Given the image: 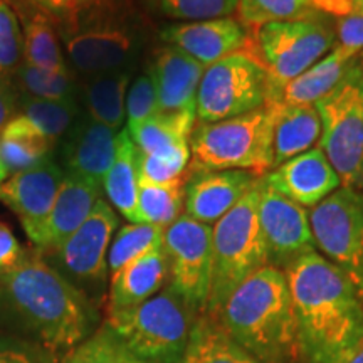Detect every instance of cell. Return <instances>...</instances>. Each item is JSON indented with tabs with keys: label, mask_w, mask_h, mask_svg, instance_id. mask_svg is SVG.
I'll return each instance as SVG.
<instances>
[{
	"label": "cell",
	"mask_w": 363,
	"mask_h": 363,
	"mask_svg": "<svg viewBox=\"0 0 363 363\" xmlns=\"http://www.w3.org/2000/svg\"><path fill=\"white\" fill-rule=\"evenodd\" d=\"M120 131L104 126L88 115L74 121L61 140V160L65 172L89 184L103 187L116 155V138Z\"/></svg>",
	"instance_id": "2e32d148"
},
{
	"label": "cell",
	"mask_w": 363,
	"mask_h": 363,
	"mask_svg": "<svg viewBox=\"0 0 363 363\" xmlns=\"http://www.w3.org/2000/svg\"><path fill=\"white\" fill-rule=\"evenodd\" d=\"M261 175L247 170H211L189 174L185 180V214L202 224H216L233 211Z\"/></svg>",
	"instance_id": "9a60e30c"
},
{
	"label": "cell",
	"mask_w": 363,
	"mask_h": 363,
	"mask_svg": "<svg viewBox=\"0 0 363 363\" xmlns=\"http://www.w3.org/2000/svg\"><path fill=\"white\" fill-rule=\"evenodd\" d=\"M264 180L272 190L305 208L316 207L342 187V180L320 147L281 163L264 175Z\"/></svg>",
	"instance_id": "e0dca14e"
},
{
	"label": "cell",
	"mask_w": 363,
	"mask_h": 363,
	"mask_svg": "<svg viewBox=\"0 0 363 363\" xmlns=\"http://www.w3.org/2000/svg\"><path fill=\"white\" fill-rule=\"evenodd\" d=\"M30 2H34L35 6L51 13V16H56L65 21L79 16L83 12H88L91 9L110 4L113 0H30Z\"/></svg>",
	"instance_id": "ab89813d"
},
{
	"label": "cell",
	"mask_w": 363,
	"mask_h": 363,
	"mask_svg": "<svg viewBox=\"0 0 363 363\" xmlns=\"http://www.w3.org/2000/svg\"><path fill=\"white\" fill-rule=\"evenodd\" d=\"M199 316L169 284L133 310L108 316V326L140 362L180 363Z\"/></svg>",
	"instance_id": "5b68a950"
},
{
	"label": "cell",
	"mask_w": 363,
	"mask_h": 363,
	"mask_svg": "<svg viewBox=\"0 0 363 363\" xmlns=\"http://www.w3.org/2000/svg\"><path fill=\"white\" fill-rule=\"evenodd\" d=\"M239 0H157L167 16L179 21H207L229 17L238 11Z\"/></svg>",
	"instance_id": "74e56055"
},
{
	"label": "cell",
	"mask_w": 363,
	"mask_h": 363,
	"mask_svg": "<svg viewBox=\"0 0 363 363\" xmlns=\"http://www.w3.org/2000/svg\"><path fill=\"white\" fill-rule=\"evenodd\" d=\"M321 131L323 126L315 104L281 103L274 125V169L315 148Z\"/></svg>",
	"instance_id": "484cf974"
},
{
	"label": "cell",
	"mask_w": 363,
	"mask_h": 363,
	"mask_svg": "<svg viewBox=\"0 0 363 363\" xmlns=\"http://www.w3.org/2000/svg\"><path fill=\"white\" fill-rule=\"evenodd\" d=\"M279 101L278 88L261 59L247 51L206 67L197 91V121L216 123Z\"/></svg>",
	"instance_id": "ba28073f"
},
{
	"label": "cell",
	"mask_w": 363,
	"mask_h": 363,
	"mask_svg": "<svg viewBox=\"0 0 363 363\" xmlns=\"http://www.w3.org/2000/svg\"><path fill=\"white\" fill-rule=\"evenodd\" d=\"M136 358L123 347L108 323L66 353L62 363H135Z\"/></svg>",
	"instance_id": "e575fe53"
},
{
	"label": "cell",
	"mask_w": 363,
	"mask_h": 363,
	"mask_svg": "<svg viewBox=\"0 0 363 363\" xmlns=\"http://www.w3.org/2000/svg\"><path fill=\"white\" fill-rule=\"evenodd\" d=\"M310 2L313 9H320V11L333 13V16H338V19L355 12L352 0H310Z\"/></svg>",
	"instance_id": "f6af8a7d"
},
{
	"label": "cell",
	"mask_w": 363,
	"mask_h": 363,
	"mask_svg": "<svg viewBox=\"0 0 363 363\" xmlns=\"http://www.w3.org/2000/svg\"><path fill=\"white\" fill-rule=\"evenodd\" d=\"M315 106L323 126L320 148L342 187L363 192V52L337 88Z\"/></svg>",
	"instance_id": "52a82bcc"
},
{
	"label": "cell",
	"mask_w": 363,
	"mask_h": 363,
	"mask_svg": "<svg viewBox=\"0 0 363 363\" xmlns=\"http://www.w3.org/2000/svg\"><path fill=\"white\" fill-rule=\"evenodd\" d=\"M22 96L45 101L76 99V83L69 69H45L22 62L13 74Z\"/></svg>",
	"instance_id": "1f68e13d"
},
{
	"label": "cell",
	"mask_w": 363,
	"mask_h": 363,
	"mask_svg": "<svg viewBox=\"0 0 363 363\" xmlns=\"http://www.w3.org/2000/svg\"><path fill=\"white\" fill-rule=\"evenodd\" d=\"M185 180L167 185L138 184L136 224H152L167 229L182 216L185 201Z\"/></svg>",
	"instance_id": "4dcf8cb0"
},
{
	"label": "cell",
	"mask_w": 363,
	"mask_h": 363,
	"mask_svg": "<svg viewBox=\"0 0 363 363\" xmlns=\"http://www.w3.org/2000/svg\"><path fill=\"white\" fill-rule=\"evenodd\" d=\"M66 52L72 66L88 76L125 71L136 51L135 35L113 22L62 29Z\"/></svg>",
	"instance_id": "5bb4252c"
},
{
	"label": "cell",
	"mask_w": 363,
	"mask_h": 363,
	"mask_svg": "<svg viewBox=\"0 0 363 363\" xmlns=\"http://www.w3.org/2000/svg\"><path fill=\"white\" fill-rule=\"evenodd\" d=\"M238 13L242 24L261 27L271 22L310 19L313 6L310 0H239Z\"/></svg>",
	"instance_id": "836d02e7"
},
{
	"label": "cell",
	"mask_w": 363,
	"mask_h": 363,
	"mask_svg": "<svg viewBox=\"0 0 363 363\" xmlns=\"http://www.w3.org/2000/svg\"><path fill=\"white\" fill-rule=\"evenodd\" d=\"M337 45L363 52V12L340 17L337 22Z\"/></svg>",
	"instance_id": "60d3db41"
},
{
	"label": "cell",
	"mask_w": 363,
	"mask_h": 363,
	"mask_svg": "<svg viewBox=\"0 0 363 363\" xmlns=\"http://www.w3.org/2000/svg\"><path fill=\"white\" fill-rule=\"evenodd\" d=\"M66 172L52 158L13 174L0 185V202L16 212L29 239L38 246Z\"/></svg>",
	"instance_id": "4fadbf2b"
},
{
	"label": "cell",
	"mask_w": 363,
	"mask_h": 363,
	"mask_svg": "<svg viewBox=\"0 0 363 363\" xmlns=\"http://www.w3.org/2000/svg\"><path fill=\"white\" fill-rule=\"evenodd\" d=\"M342 363H363V342Z\"/></svg>",
	"instance_id": "bcb514c9"
},
{
	"label": "cell",
	"mask_w": 363,
	"mask_h": 363,
	"mask_svg": "<svg viewBox=\"0 0 363 363\" xmlns=\"http://www.w3.org/2000/svg\"><path fill=\"white\" fill-rule=\"evenodd\" d=\"M158 115V94L153 69L143 71L142 74L130 84L126 94V130L128 133L147 123Z\"/></svg>",
	"instance_id": "8d00e7d4"
},
{
	"label": "cell",
	"mask_w": 363,
	"mask_h": 363,
	"mask_svg": "<svg viewBox=\"0 0 363 363\" xmlns=\"http://www.w3.org/2000/svg\"><path fill=\"white\" fill-rule=\"evenodd\" d=\"M169 284L201 315L207 310L214 269L212 225L182 214L163 235Z\"/></svg>",
	"instance_id": "8fae6325"
},
{
	"label": "cell",
	"mask_w": 363,
	"mask_h": 363,
	"mask_svg": "<svg viewBox=\"0 0 363 363\" xmlns=\"http://www.w3.org/2000/svg\"><path fill=\"white\" fill-rule=\"evenodd\" d=\"M163 235L165 229L152 224H128L121 227L108 252V267L111 274L163 244Z\"/></svg>",
	"instance_id": "d6a6232c"
},
{
	"label": "cell",
	"mask_w": 363,
	"mask_h": 363,
	"mask_svg": "<svg viewBox=\"0 0 363 363\" xmlns=\"http://www.w3.org/2000/svg\"><path fill=\"white\" fill-rule=\"evenodd\" d=\"M279 101L247 115L197 123L190 135L189 174L247 170L261 175L274 169V125Z\"/></svg>",
	"instance_id": "277c9868"
},
{
	"label": "cell",
	"mask_w": 363,
	"mask_h": 363,
	"mask_svg": "<svg viewBox=\"0 0 363 363\" xmlns=\"http://www.w3.org/2000/svg\"><path fill=\"white\" fill-rule=\"evenodd\" d=\"M160 35L167 44L175 45L206 67L244 51L249 43L246 26L230 16L175 24L163 29Z\"/></svg>",
	"instance_id": "d6986e66"
},
{
	"label": "cell",
	"mask_w": 363,
	"mask_h": 363,
	"mask_svg": "<svg viewBox=\"0 0 363 363\" xmlns=\"http://www.w3.org/2000/svg\"><path fill=\"white\" fill-rule=\"evenodd\" d=\"M24 62V39L19 17L11 4L0 0V81L16 74Z\"/></svg>",
	"instance_id": "d590c367"
},
{
	"label": "cell",
	"mask_w": 363,
	"mask_h": 363,
	"mask_svg": "<svg viewBox=\"0 0 363 363\" xmlns=\"http://www.w3.org/2000/svg\"><path fill=\"white\" fill-rule=\"evenodd\" d=\"M169 281V259L163 244L131 261L113 274L108 316L140 306Z\"/></svg>",
	"instance_id": "44dd1931"
},
{
	"label": "cell",
	"mask_w": 363,
	"mask_h": 363,
	"mask_svg": "<svg viewBox=\"0 0 363 363\" xmlns=\"http://www.w3.org/2000/svg\"><path fill=\"white\" fill-rule=\"evenodd\" d=\"M353 2V9H355V12H360L363 9V0H352Z\"/></svg>",
	"instance_id": "c3c4849f"
},
{
	"label": "cell",
	"mask_w": 363,
	"mask_h": 363,
	"mask_svg": "<svg viewBox=\"0 0 363 363\" xmlns=\"http://www.w3.org/2000/svg\"><path fill=\"white\" fill-rule=\"evenodd\" d=\"M0 363H52L51 358L29 348L0 343Z\"/></svg>",
	"instance_id": "7bdbcfd3"
},
{
	"label": "cell",
	"mask_w": 363,
	"mask_h": 363,
	"mask_svg": "<svg viewBox=\"0 0 363 363\" xmlns=\"http://www.w3.org/2000/svg\"><path fill=\"white\" fill-rule=\"evenodd\" d=\"M318 252L350 279L363 299V192L340 187L310 211Z\"/></svg>",
	"instance_id": "9c48e42d"
},
{
	"label": "cell",
	"mask_w": 363,
	"mask_h": 363,
	"mask_svg": "<svg viewBox=\"0 0 363 363\" xmlns=\"http://www.w3.org/2000/svg\"><path fill=\"white\" fill-rule=\"evenodd\" d=\"M214 320L262 363H303L284 271L266 266L254 272L234 289Z\"/></svg>",
	"instance_id": "3957f363"
},
{
	"label": "cell",
	"mask_w": 363,
	"mask_h": 363,
	"mask_svg": "<svg viewBox=\"0 0 363 363\" xmlns=\"http://www.w3.org/2000/svg\"><path fill=\"white\" fill-rule=\"evenodd\" d=\"M0 293L49 352H71L89 335L93 311L83 293L40 257L22 256L0 272Z\"/></svg>",
	"instance_id": "7a4b0ae2"
},
{
	"label": "cell",
	"mask_w": 363,
	"mask_h": 363,
	"mask_svg": "<svg viewBox=\"0 0 363 363\" xmlns=\"http://www.w3.org/2000/svg\"><path fill=\"white\" fill-rule=\"evenodd\" d=\"M51 148V145L40 142V140L2 138L0 136V157H2L9 177L48 160Z\"/></svg>",
	"instance_id": "f35d334b"
},
{
	"label": "cell",
	"mask_w": 363,
	"mask_h": 363,
	"mask_svg": "<svg viewBox=\"0 0 363 363\" xmlns=\"http://www.w3.org/2000/svg\"><path fill=\"white\" fill-rule=\"evenodd\" d=\"M17 113V103L13 99L12 93L9 91V88L4 84V81H0V135L6 126L9 125V121L16 116Z\"/></svg>",
	"instance_id": "ee69618b"
},
{
	"label": "cell",
	"mask_w": 363,
	"mask_h": 363,
	"mask_svg": "<svg viewBox=\"0 0 363 363\" xmlns=\"http://www.w3.org/2000/svg\"><path fill=\"white\" fill-rule=\"evenodd\" d=\"M7 179H9V172L6 169V165H4L2 157H0V185H2Z\"/></svg>",
	"instance_id": "7dc6e473"
},
{
	"label": "cell",
	"mask_w": 363,
	"mask_h": 363,
	"mask_svg": "<svg viewBox=\"0 0 363 363\" xmlns=\"http://www.w3.org/2000/svg\"><path fill=\"white\" fill-rule=\"evenodd\" d=\"M259 190L257 216L266 244L267 266L286 271L303 256L318 251L310 214L305 207L272 190L264 175L259 180Z\"/></svg>",
	"instance_id": "7c38bea8"
},
{
	"label": "cell",
	"mask_w": 363,
	"mask_h": 363,
	"mask_svg": "<svg viewBox=\"0 0 363 363\" xmlns=\"http://www.w3.org/2000/svg\"><path fill=\"white\" fill-rule=\"evenodd\" d=\"M152 69L157 83L158 113H197V91L206 66L169 44L157 54Z\"/></svg>",
	"instance_id": "ffe728a7"
},
{
	"label": "cell",
	"mask_w": 363,
	"mask_h": 363,
	"mask_svg": "<svg viewBox=\"0 0 363 363\" xmlns=\"http://www.w3.org/2000/svg\"><path fill=\"white\" fill-rule=\"evenodd\" d=\"M103 189L120 214L131 224L138 217V170H136V147L128 130H120L116 138V155Z\"/></svg>",
	"instance_id": "83f0119b"
},
{
	"label": "cell",
	"mask_w": 363,
	"mask_h": 363,
	"mask_svg": "<svg viewBox=\"0 0 363 363\" xmlns=\"http://www.w3.org/2000/svg\"><path fill=\"white\" fill-rule=\"evenodd\" d=\"M360 12H363V9H362V11H360Z\"/></svg>",
	"instance_id": "f907efd6"
},
{
	"label": "cell",
	"mask_w": 363,
	"mask_h": 363,
	"mask_svg": "<svg viewBox=\"0 0 363 363\" xmlns=\"http://www.w3.org/2000/svg\"><path fill=\"white\" fill-rule=\"evenodd\" d=\"M19 17L22 39H24V62L45 69H66L61 44L52 24V16L34 2H17L16 7Z\"/></svg>",
	"instance_id": "4316f807"
},
{
	"label": "cell",
	"mask_w": 363,
	"mask_h": 363,
	"mask_svg": "<svg viewBox=\"0 0 363 363\" xmlns=\"http://www.w3.org/2000/svg\"><path fill=\"white\" fill-rule=\"evenodd\" d=\"M259 192L257 182L256 187L212 227L214 269L203 315L214 318L240 283L267 266L266 244L257 216Z\"/></svg>",
	"instance_id": "8992f818"
},
{
	"label": "cell",
	"mask_w": 363,
	"mask_h": 363,
	"mask_svg": "<svg viewBox=\"0 0 363 363\" xmlns=\"http://www.w3.org/2000/svg\"><path fill=\"white\" fill-rule=\"evenodd\" d=\"M180 363H262L239 347L214 318L201 315L195 321L190 342Z\"/></svg>",
	"instance_id": "f546056e"
},
{
	"label": "cell",
	"mask_w": 363,
	"mask_h": 363,
	"mask_svg": "<svg viewBox=\"0 0 363 363\" xmlns=\"http://www.w3.org/2000/svg\"><path fill=\"white\" fill-rule=\"evenodd\" d=\"M195 125H197L195 111L177 113V115L158 113L147 123L138 126L130 136L140 153L189 169L190 135Z\"/></svg>",
	"instance_id": "cb8c5ba5"
},
{
	"label": "cell",
	"mask_w": 363,
	"mask_h": 363,
	"mask_svg": "<svg viewBox=\"0 0 363 363\" xmlns=\"http://www.w3.org/2000/svg\"><path fill=\"white\" fill-rule=\"evenodd\" d=\"M135 363H145V362H140V360H138V358H136V360H135Z\"/></svg>",
	"instance_id": "681fc988"
},
{
	"label": "cell",
	"mask_w": 363,
	"mask_h": 363,
	"mask_svg": "<svg viewBox=\"0 0 363 363\" xmlns=\"http://www.w3.org/2000/svg\"><path fill=\"white\" fill-rule=\"evenodd\" d=\"M99 195H101V187H96L79 177L66 174L51 214L45 220L38 247L57 252L62 244L88 219L99 201Z\"/></svg>",
	"instance_id": "7402d4cb"
},
{
	"label": "cell",
	"mask_w": 363,
	"mask_h": 363,
	"mask_svg": "<svg viewBox=\"0 0 363 363\" xmlns=\"http://www.w3.org/2000/svg\"><path fill=\"white\" fill-rule=\"evenodd\" d=\"M131 81L130 69L93 76L84 88L88 116L120 131L126 118V94Z\"/></svg>",
	"instance_id": "f1b7e54d"
},
{
	"label": "cell",
	"mask_w": 363,
	"mask_h": 363,
	"mask_svg": "<svg viewBox=\"0 0 363 363\" xmlns=\"http://www.w3.org/2000/svg\"><path fill=\"white\" fill-rule=\"evenodd\" d=\"M120 224L110 203L99 199L88 219L57 251L59 261L78 279H103L106 274V252Z\"/></svg>",
	"instance_id": "ac0fdd59"
},
{
	"label": "cell",
	"mask_w": 363,
	"mask_h": 363,
	"mask_svg": "<svg viewBox=\"0 0 363 363\" xmlns=\"http://www.w3.org/2000/svg\"><path fill=\"white\" fill-rule=\"evenodd\" d=\"M303 363H342L363 342V299L323 254L288 267Z\"/></svg>",
	"instance_id": "6da1fadb"
},
{
	"label": "cell",
	"mask_w": 363,
	"mask_h": 363,
	"mask_svg": "<svg viewBox=\"0 0 363 363\" xmlns=\"http://www.w3.org/2000/svg\"><path fill=\"white\" fill-rule=\"evenodd\" d=\"M360 54L362 52L353 51V49L337 45L310 69L284 84L279 91V103L316 104L337 88Z\"/></svg>",
	"instance_id": "d4e9b609"
},
{
	"label": "cell",
	"mask_w": 363,
	"mask_h": 363,
	"mask_svg": "<svg viewBox=\"0 0 363 363\" xmlns=\"http://www.w3.org/2000/svg\"><path fill=\"white\" fill-rule=\"evenodd\" d=\"M337 34L323 22L313 19L271 22L257 30L261 62L279 91L320 59L331 52Z\"/></svg>",
	"instance_id": "30bf717a"
},
{
	"label": "cell",
	"mask_w": 363,
	"mask_h": 363,
	"mask_svg": "<svg viewBox=\"0 0 363 363\" xmlns=\"http://www.w3.org/2000/svg\"><path fill=\"white\" fill-rule=\"evenodd\" d=\"M79 118L76 99L45 101V99L21 98L16 116L2 131V138H33L54 147Z\"/></svg>",
	"instance_id": "603a6c76"
},
{
	"label": "cell",
	"mask_w": 363,
	"mask_h": 363,
	"mask_svg": "<svg viewBox=\"0 0 363 363\" xmlns=\"http://www.w3.org/2000/svg\"><path fill=\"white\" fill-rule=\"evenodd\" d=\"M19 240L6 224H0V272L12 269L22 259Z\"/></svg>",
	"instance_id": "b9f144b4"
}]
</instances>
